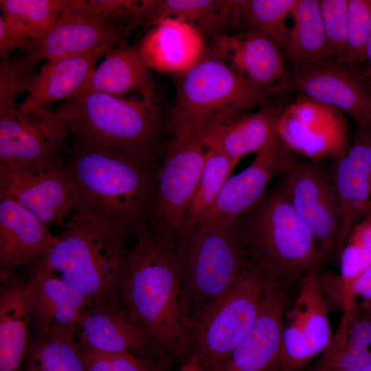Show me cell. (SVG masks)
Returning a JSON list of instances; mask_svg holds the SVG:
<instances>
[{
    "label": "cell",
    "instance_id": "cell-1",
    "mask_svg": "<svg viewBox=\"0 0 371 371\" xmlns=\"http://www.w3.org/2000/svg\"><path fill=\"white\" fill-rule=\"evenodd\" d=\"M134 236L121 302L154 348L180 354L190 333L173 246L146 227Z\"/></svg>",
    "mask_w": 371,
    "mask_h": 371
},
{
    "label": "cell",
    "instance_id": "cell-2",
    "mask_svg": "<svg viewBox=\"0 0 371 371\" xmlns=\"http://www.w3.org/2000/svg\"><path fill=\"white\" fill-rule=\"evenodd\" d=\"M153 159L78 144L69 163L76 208L97 213L127 236L134 235L153 212L157 179Z\"/></svg>",
    "mask_w": 371,
    "mask_h": 371
},
{
    "label": "cell",
    "instance_id": "cell-3",
    "mask_svg": "<svg viewBox=\"0 0 371 371\" xmlns=\"http://www.w3.org/2000/svg\"><path fill=\"white\" fill-rule=\"evenodd\" d=\"M127 236L98 214L77 207L45 259L93 302L121 301L130 251Z\"/></svg>",
    "mask_w": 371,
    "mask_h": 371
},
{
    "label": "cell",
    "instance_id": "cell-4",
    "mask_svg": "<svg viewBox=\"0 0 371 371\" xmlns=\"http://www.w3.org/2000/svg\"><path fill=\"white\" fill-rule=\"evenodd\" d=\"M237 221L249 261L273 284L291 289L328 260L280 184Z\"/></svg>",
    "mask_w": 371,
    "mask_h": 371
},
{
    "label": "cell",
    "instance_id": "cell-5",
    "mask_svg": "<svg viewBox=\"0 0 371 371\" xmlns=\"http://www.w3.org/2000/svg\"><path fill=\"white\" fill-rule=\"evenodd\" d=\"M188 326L227 292L249 265L237 220L194 227L173 246Z\"/></svg>",
    "mask_w": 371,
    "mask_h": 371
},
{
    "label": "cell",
    "instance_id": "cell-6",
    "mask_svg": "<svg viewBox=\"0 0 371 371\" xmlns=\"http://www.w3.org/2000/svg\"><path fill=\"white\" fill-rule=\"evenodd\" d=\"M271 95L242 79L225 62L206 54L177 80L171 144L229 120Z\"/></svg>",
    "mask_w": 371,
    "mask_h": 371
},
{
    "label": "cell",
    "instance_id": "cell-7",
    "mask_svg": "<svg viewBox=\"0 0 371 371\" xmlns=\"http://www.w3.org/2000/svg\"><path fill=\"white\" fill-rule=\"evenodd\" d=\"M156 102L85 92L55 110L79 144L153 157L160 122Z\"/></svg>",
    "mask_w": 371,
    "mask_h": 371
},
{
    "label": "cell",
    "instance_id": "cell-8",
    "mask_svg": "<svg viewBox=\"0 0 371 371\" xmlns=\"http://www.w3.org/2000/svg\"><path fill=\"white\" fill-rule=\"evenodd\" d=\"M269 282L249 262L234 285L190 322L189 346L207 371L231 356L258 315Z\"/></svg>",
    "mask_w": 371,
    "mask_h": 371
},
{
    "label": "cell",
    "instance_id": "cell-9",
    "mask_svg": "<svg viewBox=\"0 0 371 371\" xmlns=\"http://www.w3.org/2000/svg\"><path fill=\"white\" fill-rule=\"evenodd\" d=\"M205 131L170 144L156 179L150 221L153 232L173 246L180 238L207 153Z\"/></svg>",
    "mask_w": 371,
    "mask_h": 371
},
{
    "label": "cell",
    "instance_id": "cell-10",
    "mask_svg": "<svg viewBox=\"0 0 371 371\" xmlns=\"http://www.w3.org/2000/svg\"><path fill=\"white\" fill-rule=\"evenodd\" d=\"M68 133L56 110L25 114L16 104L0 106V174L59 161Z\"/></svg>",
    "mask_w": 371,
    "mask_h": 371
},
{
    "label": "cell",
    "instance_id": "cell-11",
    "mask_svg": "<svg viewBox=\"0 0 371 371\" xmlns=\"http://www.w3.org/2000/svg\"><path fill=\"white\" fill-rule=\"evenodd\" d=\"M279 183L329 260L339 256L344 217L328 171L316 161L296 160Z\"/></svg>",
    "mask_w": 371,
    "mask_h": 371
},
{
    "label": "cell",
    "instance_id": "cell-12",
    "mask_svg": "<svg viewBox=\"0 0 371 371\" xmlns=\"http://www.w3.org/2000/svg\"><path fill=\"white\" fill-rule=\"evenodd\" d=\"M302 279L295 303L285 315L278 371H303L333 339L318 270L308 273Z\"/></svg>",
    "mask_w": 371,
    "mask_h": 371
},
{
    "label": "cell",
    "instance_id": "cell-13",
    "mask_svg": "<svg viewBox=\"0 0 371 371\" xmlns=\"http://www.w3.org/2000/svg\"><path fill=\"white\" fill-rule=\"evenodd\" d=\"M296 160L294 153L275 134L255 153L249 166L229 177L214 203L194 227L237 220L262 199L269 183L276 177H284Z\"/></svg>",
    "mask_w": 371,
    "mask_h": 371
},
{
    "label": "cell",
    "instance_id": "cell-14",
    "mask_svg": "<svg viewBox=\"0 0 371 371\" xmlns=\"http://www.w3.org/2000/svg\"><path fill=\"white\" fill-rule=\"evenodd\" d=\"M206 54L225 62L245 81L271 96L293 87L281 47L269 37L256 32L210 37Z\"/></svg>",
    "mask_w": 371,
    "mask_h": 371
},
{
    "label": "cell",
    "instance_id": "cell-15",
    "mask_svg": "<svg viewBox=\"0 0 371 371\" xmlns=\"http://www.w3.org/2000/svg\"><path fill=\"white\" fill-rule=\"evenodd\" d=\"M0 198L15 200L46 225H63L76 207L69 164L47 166L0 174Z\"/></svg>",
    "mask_w": 371,
    "mask_h": 371
},
{
    "label": "cell",
    "instance_id": "cell-16",
    "mask_svg": "<svg viewBox=\"0 0 371 371\" xmlns=\"http://www.w3.org/2000/svg\"><path fill=\"white\" fill-rule=\"evenodd\" d=\"M286 108L276 133L295 154L313 161L341 157L350 146L347 124L337 109L309 98Z\"/></svg>",
    "mask_w": 371,
    "mask_h": 371
},
{
    "label": "cell",
    "instance_id": "cell-17",
    "mask_svg": "<svg viewBox=\"0 0 371 371\" xmlns=\"http://www.w3.org/2000/svg\"><path fill=\"white\" fill-rule=\"evenodd\" d=\"M25 284L36 335L75 337L79 319L92 300L57 276L45 258L31 265Z\"/></svg>",
    "mask_w": 371,
    "mask_h": 371
},
{
    "label": "cell",
    "instance_id": "cell-18",
    "mask_svg": "<svg viewBox=\"0 0 371 371\" xmlns=\"http://www.w3.org/2000/svg\"><path fill=\"white\" fill-rule=\"evenodd\" d=\"M291 289L269 282L256 320L229 359L215 371H278Z\"/></svg>",
    "mask_w": 371,
    "mask_h": 371
},
{
    "label": "cell",
    "instance_id": "cell-19",
    "mask_svg": "<svg viewBox=\"0 0 371 371\" xmlns=\"http://www.w3.org/2000/svg\"><path fill=\"white\" fill-rule=\"evenodd\" d=\"M131 30L127 26L105 22L63 8L54 25L32 42L25 54L37 61L88 54L115 45H126Z\"/></svg>",
    "mask_w": 371,
    "mask_h": 371
},
{
    "label": "cell",
    "instance_id": "cell-20",
    "mask_svg": "<svg viewBox=\"0 0 371 371\" xmlns=\"http://www.w3.org/2000/svg\"><path fill=\"white\" fill-rule=\"evenodd\" d=\"M352 68L335 58L296 67L292 80L306 98L340 109L358 123H370L371 87Z\"/></svg>",
    "mask_w": 371,
    "mask_h": 371
},
{
    "label": "cell",
    "instance_id": "cell-21",
    "mask_svg": "<svg viewBox=\"0 0 371 371\" xmlns=\"http://www.w3.org/2000/svg\"><path fill=\"white\" fill-rule=\"evenodd\" d=\"M346 153L328 171L342 206V251L354 226L371 215V123H358Z\"/></svg>",
    "mask_w": 371,
    "mask_h": 371
},
{
    "label": "cell",
    "instance_id": "cell-22",
    "mask_svg": "<svg viewBox=\"0 0 371 371\" xmlns=\"http://www.w3.org/2000/svg\"><path fill=\"white\" fill-rule=\"evenodd\" d=\"M58 240L49 227L19 203L0 198V278L10 279L21 267L47 258Z\"/></svg>",
    "mask_w": 371,
    "mask_h": 371
},
{
    "label": "cell",
    "instance_id": "cell-23",
    "mask_svg": "<svg viewBox=\"0 0 371 371\" xmlns=\"http://www.w3.org/2000/svg\"><path fill=\"white\" fill-rule=\"evenodd\" d=\"M120 300L92 302L79 319L75 339L79 347L99 351L143 353L152 346Z\"/></svg>",
    "mask_w": 371,
    "mask_h": 371
},
{
    "label": "cell",
    "instance_id": "cell-24",
    "mask_svg": "<svg viewBox=\"0 0 371 371\" xmlns=\"http://www.w3.org/2000/svg\"><path fill=\"white\" fill-rule=\"evenodd\" d=\"M149 69L181 74L205 54V36L192 24L165 19L155 25L137 46Z\"/></svg>",
    "mask_w": 371,
    "mask_h": 371
},
{
    "label": "cell",
    "instance_id": "cell-25",
    "mask_svg": "<svg viewBox=\"0 0 371 371\" xmlns=\"http://www.w3.org/2000/svg\"><path fill=\"white\" fill-rule=\"evenodd\" d=\"M110 50L100 49L46 61L38 72L27 97L19 105L21 111L25 114L38 113L57 100H68L79 95L99 58Z\"/></svg>",
    "mask_w": 371,
    "mask_h": 371
},
{
    "label": "cell",
    "instance_id": "cell-26",
    "mask_svg": "<svg viewBox=\"0 0 371 371\" xmlns=\"http://www.w3.org/2000/svg\"><path fill=\"white\" fill-rule=\"evenodd\" d=\"M284 109L268 103L256 112L214 125L204 130L206 142L218 148L237 164L244 156L260 150L276 134Z\"/></svg>",
    "mask_w": 371,
    "mask_h": 371
},
{
    "label": "cell",
    "instance_id": "cell-27",
    "mask_svg": "<svg viewBox=\"0 0 371 371\" xmlns=\"http://www.w3.org/2000/svg\"><path fill=\"white\" fill-rule=\"evenodd\" d=\"M149 70L136 46H119L106 53L80 93L117 95L137 91L141 98L157 101V89Z\"/></svg>",
    "mask_w": 371,
    "mask_h": 371
},
{
    "label": "cell",
    "instance_id": "cell-28",
    "mask_svg": "<svg viewBox=\"0 0 371 371\" xmlns=\"http://www.w3.org/2000/svg\"><path fill=\"white\" fill-rule=\"evenodd\" d=\"M12 278L0 295V371H21L30 341L32 314L25 284Z\"/></svg>",
    "mask_w": 371,
    "mask_h": 371
},
{
    "label": "cell",
    "instance_id": "cell-29",
    "mask_svg": "<svg viewBox=\"0 0 371 371\" xmlns=\"http://www.w3.org/2000/svg\"><path fill=\"white\" fill-rule=\"evenodd\" d=\"M231 0H142L139 26L173 18L196 27L205 36L225 32Z\"/></svg>",
    "mask_w": 371,
    "mask_h": 371
},
{
    "label": "cell",
    "instance_id": "cell-30",
    "mask_svg": "<svg viewBox=\"0 0 371 371\" xmlns=\"http://www.w3.org/2000/svg\"><path fill=\"white\" fill-rule=\"evenodd\" d=\"M286 58L296 67L334 58L328 45L317 0H298L291 12Z\"/></svg>",
    "mask_w": 371,
    "mask_h": 371
},
{
    "label": "cell",
    "instance_id": "cell-31",
    "mask_svg": "<svg viewBox=\"0 0 371 371\" xmlns=\"http://www.w3.org/2000/svg\"><path fill=\"white\" fill-rule=\"evenodd\" d=\"M298 0H231L229 25L239 32L262 34L284 50L290 27L286 20Z\"/></svg>",
    "mask_w": 371,
    "mask_h": 371
},
{
    "label": "cell",
    "instance_id": "cell-32",
    "mask_svg": "<svg viewBox=\"0 0 371 371\" xmlns=\"http://www.w3.org/2000/svg\"><path fill=\"white\" fill-rule=\"evenodd\" d=\"M371 363V314L355 309L344 341L330 345L312 371H353Z\"/></svg>",
    "mask_w": 371,
    "mask_h": 371
},
{
    "label": "cell",
    "instance_id": "cell-33",
    "mask_svg": "<svg viewBox=\"0 0 371 371\" xmlns=\"http://www.w3.org/2000/svg\"><path fill=\"white\" fill-rule=\"evenodd\" d=\"M0 8L10 34L30 43L40 38L63 9L61 0H1Z\"/></svg>",
    "mask_w": 371,
    "mask_h": 371
},
{
    "label": "cell",
    "instance_id": "cell-34",
    "mask_svg": "<svg viewBox=\"0 0 371 371\" xmlns=\"http://www.w3.org/2000/svg\"><path fill=\"white\" fill-rule=\"evenodd\" d=\"M23 371H86L75 337L35 335L30 341Z\"/></svg>",
    "mask_w": 371,
    "mask_h": 371
},
{
    "label": "cell",
    "instance_id": "cell-35",
    "mask_svg": "<svg viewBox=\"0 0 371 371\" xmlns=\"http://www.w3.org/2000/svg\"><path fill=\"white\" fill-rule=\"evenodd\" d=\"M207 144L208 148L203 170L190 202L180 238L190 231L199 218L212 206L236 166L218 148Z\"/></svg>",
    "mask_w": 371,
    "mask_h": 371
},
{
    "label": "cell",
    "instance_id": "cell-36",
    "mask_svg": "<svg viewBox=\"0 0 371 371\" xmlns=\"http://www.w3.org/2000/svg\"><path fill=\"white\" fill-rule=\"evenodd\" d=\"M370 36L371 0H348L346 47L343 56L337 60L350 68L366 64V47Z\"/></svg>",
    "mask_w": 371,
    "mask_h": 371
},
{
    "label": "cell",
    "instance_id": "cell-37",
    "mask_svg": "<svg viewBox=\"0 0 371 371\" xmlns=\"http://www.w3.org/2000/svg\"><path fill=\"white\" fill-rule=\"evenodd\" d=\"M63 8L131 30L138 26L142 0H61Z\"/></svg>",
    "mask_w": 371,
    "mask_h": 371
},
{
    "label": "cell",
    "instance_id": "cell-38",
    "mask_svg": "<svg viewBox=\"0 0 371 371\" xmlns=\"http://www.w3.org/2000/svg\"><path fill=\"white\" fill-rule=\"evenodd\" d=\"M39 61L25 54L0 63V106L14 104L16 98L29 91L38 74Z\"/></svg>",
    "mask_w": 371,
    "mask_h": 371
},
{
    "label": "cell",
    "instance_id": "cell-39",
    "mask_svg": "<svg viewBox=\"0 0 371 371\" xmlns=\"http://www.w3.org/2000/svg\"><path fill=\"white\" fill-rule=\"evenodd\" d=\"M319 3L326 39L334 58L337 60L346 47L348 0H320Z\"/></svg>",
    "mask_w": 371,
    "mask_h": 371
},
{
    "label": "cell",
    "instance_id": "cell-40",
    "mask_svg": "<svg viewBox=\"0 0 371 371\" xmlns=\"http://www.w3.org/2000/svg\"><path fill=\"white\" fill-rule=\"evenodd\" d=\"M86 371H144L150 366L128 352L99 351L78 346Z\"/></svg>",
    "mask_w": 371,
    "mask_h": 371
},
{
    "label": "cell",
    "instance_id": "cell-41",
    "mask_svg": "<svg viewBox=\"0 0 371 371\" xmlns=\"http://www.w3.org/2000/svg\"><path fill=\"white\" fill-rule=\"evenodd\" d=\"M348 238L359 247L366 268L371 265V216L358 222L351 230Z\"/></svg>",
    "mask_w": 371,
    "mask_h": 371
},
{
    "label": "cell",
    "instance_id": "cell-42",
    "mask_svg": "<svg viewBox=\"0 0 371 371\" xmlns=\"http://www.w3.org/2000/svg\"><path fill=\"white\" fill-rule=\"evenodd\" d=\"M354 309L371 314V265L359 276L354 286Z\"/></svg>",
    "mask_w": 371,
    "mask_h": 371
},
{
    "label": "cell",
    "instance_id": "cell-43",
    "mask_svg": "<svg viewBox=\"0 0 371 371\" xmlns=\"http://www.w3.org/2000/svg\"><path fill=\"white\" fill-rule=\"evenodd\" d=\"M31 43L19 39L12 35L0 16V57L1 60L11 58L16 49L26 50Z\"/></svg>",
    "mask_w": 371,
    "mask_h": 371
},
{
    "label": "cell",
    "instance_id": "cell-44",
    "mask_svg": "<svg viewBox=\"0 0 371 371\" xmlns=\"http://www.w3.org/2000/svg\"><path fill=\"white\" fill-rule=\"evenodd\" d=\"M179 371H207L201 363L198 357L192 355L190 358L181 367Z\"/></svg>",
    "mask_w": 371,
    "mask_h": 371
},
{
    "label": "cell",
    "instance_id": "cell-45",
    "mask_svg": "<svg viewBox=\"0 0 371 371\" xmlns=\"http://www.w3.org/2000/svg\"><path fill=\"white\" fill-rule=\"evenodd\" d=\"M365 65V69L360 73V75L364 80L371 81V36L366 47Z\"/></svg>",
    "mask_w": 371,
    "mask_h": 371
},
{
    "label": "cell",
    "instance_id": "cell-46",
    "mask_svg": "<svg viewBox=\"0 0 371 371\" xmlns=\"http://www.w3.org/2000/svg\"><path fill=\"white\" fill-rule=\"evenodd\" d=\"M170 363L171 359L170 357L167 356L162 358L157 363L150 366L144 371H170Z\"/></svg>",
    "mask_w": 371,
    "mask_h": 371
},
{
    "label": "cell",
    "instance_id": "cell-47",
    "mask_svg": "<svg viewBox=\"0 0 371 371\" xmlns=\"http://www.w3.org/2000/svg\"><path fill=\"white\" fill-rule=\"evenodd\" d=\"M353 371H371V363L366 365V366L361 368L358 370H353Z\"/></svg>",
    "mask_w": 371,
    "mask_h": 371
},
{
    "label": "cell",
    "instance_id": "cell-48",
    "mask_svg": "<svg viewBox=\"0 0 371 371\" xmlns=\"http://www.w3.org/2000/svg\"><path fill=\"white\" fill-rule=\"evenodd\" d=\"M369 122L370 123H371V104H370V113H369Z\"/></svg>",
    "mask_w": 371,
    "mask_h": 371
},
{
    "label": "cell",
    "instance_id": "cell-49",
    "mask_svg": "<svg viewBox=\"0 0 371 371\" xmlns=\"http://www.w3.org/2000/svg\"><path fill=\"white\" fill-rule=\"evenodd\" d=\"M370 216H371V215H370Z\"/></svg>",
    "mask_w": 371,
    "mask_h": 371
}]
</instances>
